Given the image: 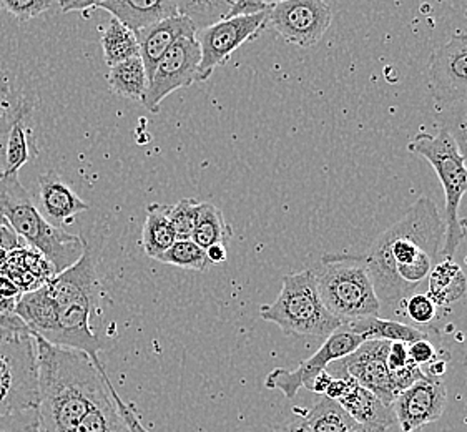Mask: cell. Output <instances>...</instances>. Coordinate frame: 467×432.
<instances>
[{"label": "cell", "mask_w": 467, "mask_h": 432, "mask_svg": "<svg viewBox=\"0 0 467 432\" xmlns=\"http://www.w3.org/2000/svg\"><path fill=\"white\" fill-rule=\"evenodd\" d=\"M38 365V431L74 432L97 407L115 401L133 432H149L115 391L105 367L85 353L36 336Z\"/></svg>", "instance_id": "cell-1"}, {"label": "cell", "mask_w": 467, "mask_h": 432, "mask_svg": "<svg viewBox=\"0 0 467 432\" xmlns=\"http://www.w3.org/2000/svg\"><path fill=\"white\" fill-rule=\"evenodd\" d=\"M446 236L436 203L422 195L404 215L376 236L366 252L374 292L389 308L410 298L434 268Z\"/></svg>", "instance_id": "cell-2"}, {"label": "cell", "mask_w": 467, "mask_h": 432, "mask_svg": "<svg viewBox=\"0 0 467 432\" xmlns=\"http://www.w3.org/2000/svg\"><path fill=\"white\" fill-rule=\"evenodd\" d=\"M47 288L57 314L56 331L48 343L85 353L95 366L102 367L99 351L103 341L94 329L102 290L88 246L77 263L47 283Z\"/></svg>", "instance_id": "cell-3"}, {"label": "cell", "mask_w": 467, "mask_h": 432, "mask_svg": "<svg viewBox=\"0 0 467 432\" xmlns=\"http://www.w3.org/2000/svg\"><path fill=\"white\" fill-rule=\"evenodd\" d=\"M0 216L16 235L26 240L32 250L54 266L57 274L66 272L84 256V240L52 225L40 213L27 190L20 185L19 173L0 171Z\"/></svg>", "instance_id": "cell-4"}, {"label": "cell", "mask_w": 467, "mask_h": 432, "mask_svg": "<svg viewBox=\"0 0 467 432\" xmlns=\"http://www.w3.org/2000/svg\"><path fill=\"white\" fill-rule=\"evenodd\" d=\"M311 272L323 304L333 316L343 321V324L368 316H379L383 304L374 292L365 256L323 254Z\"/></svg>", "instance_id": "cell-5"}, {"label": "cell", "mask_w": 467, "mask_h": 432, "mask_svg": "<svg viewBox=\"0 0 467 432\" xmlns=\"http://www.w3.org/2000/svg\"><path fill=\"white\" fill-rule=\"evenodd\" d=\"M260 316L276 324L285 334L318 339L329 338L345 326L323 304L311 270L286 274L278 298L271 304H263Z\"/></svg>", "instance_id": "cell-6"}, {"label": "cell", "mask_w": 467, "mask_h": 432, "mask_svg": "<svg viewBox=\"0 0 467 432\" xmlns=\"http://www.w3.org/2000/svg\"><path fill=\"white\" fill-rule=\"evenodd\" d=\"M408 149L411 153H416L430 161L431 167L434 169L442 183L446 195V236L442 242L441 254L451 260L467 235L466 228L462 226V221L459 218V205L467 193L466 161L459 151L458 143L449 133V129H442L438 135L420 133L412 139Z\"/></svg>", "instance_id": "cell-7"}, {"label": "cell", "mask_w": 467, "mask_h": 432, "mask_svg": "<svg viewBox=\"0 0 467 432\" xmlns=\"http://www.w3.org/2000/svg\"><path fill=\"white\" fill-rule=\"evenodd\" d=\"M38 406L37 346L32 333L0 336V417Z\"/></svg>", "instance_id": "cell-8"}, {"label": "cell", "mask_w": 467, "mask_h": 432, "mask_svg": "<svg viewBox=\"0 0 467 432\" xmlns=\"http://www.w3.org/2000/svg\"><path fill=\"white\" fill-rule=\"evenodd\" d=\"M270 10H265L262 14L250 17L224 19L212 27L198 32L197 40L202 50L198 82L208 80L218 67L224 66L230 60L234 50L258 37L263 30L268 27Z\"/></svg>", "instance_id": "cell-9"}, {"label": "cell", "mask_w": 467, "mask_h": 432, "mask_svg": "<svg viewBox=\"0 0 467 432\" xmlns=\"http://www.w3.org/2000/svg\"><path fill=\"white\" fill-rule=\"evenodd\" d=\"M202 64V50L197 37L177 40L167 54L160 58L149 78V88L141 104L147 110L157 113L160 104L178 88H185L198 82Z\"/></svg>", "instance_id": "cell-10"}, {"label": "cell", "mask_w": 467, "mask_h": 432, "mask_svg": "<svg viewBox=\"0 0 467 432\" xmlns=\"http://www.w3.org/2000/svg\"><path fill=\"white\" fill-rule=\"evenodd\" d=\"M363 343L365 339L343 326L335 331L329 338L325 339V343L319 346L318 351L306 361H303L296 369L293 371L283 369V367L273 369L265 379V386L268 389H278L286 399H295L299 389L303 387L308 389L311 381L323 371H327L331 363L349 356Z\"/></svg>", "instance_id": "cell-11"}, {"label": "cell", "mask_w": 467, "mask_h": 432, "mask_svg": "<svg viewBox=\"0 0 467 432\" xmlns=\"http://www.w3.org/2000/svg\"><path fill=\"white\" fill-rule=\"evenodd\" d=\"M333 12L323 0H285L275 2L268 27L286 42L299 47H313L325 37Z\"/></svg>", "instance_id": "cell-12"}, {"label": "cell", "mask_w": 467, "mask_h": 432, "mask_svg": "<svg viewBox=\"0 0 467 432\" xmlns=\"http://www.w3.org/2000/svg\"><path fill=\"white\" fill-rule=\"evenodd\" d=\"M391 343L388 341H365L349 356L337 359L327 366L333 377L349 376L356 383L378 396L386 406H393L396 399L391 373L388 369V353Z\"/></svg>", "instance_id": "cell-13"}, {"label": "cell", "mask_w": 467, "mask_h": 432, "mask_svg": "<svg viewBox=\"0 0 467 432\" xmlns=\"http://www.w3.org/2000/svg\"><path fill=\"white\" fill-rule=\"evenodd\" d=\"M428 84L441 107L467 100V34L452 36L431 54Z\"/></svg>", "instance_id": "cell-14"}, {"label": "cell", "mask_w": 467, "mask_h": 432, "mask_svg": "<svg viewBox=\"0 0 467 432\" xmlns=\"http://www.w3.org/2000/svg\"><path fill=\"white\" fill-rule=\"evenodd\" d=\"M448 405L446 386L441 379L424 377L396 396L393 413L402 432H414L438 421Z\"/></svg>", "instance_id": "cell-15"}, {"label": "cell", "mask_w": 467, "mask_h": 432, "mask_svg": "<svg viewBox=\"0 0 467 432\" xmlns=\"http://www.w3.org/2000/svg\"><path fill=\"white\" fill-rule=\"evenodd\" d=\"M107 10L135 37L145 28L178 15L177 0H103L95 10Z\"/></svg>", "instance_id": "cell-16"}, {"label": "cell", "mask_w": 467, "mask_h": 432, "mask_svg": "<svg viewBox=\"0 0 467 432\" xmlns=\"http://www.w3.org/2000/svg\"><path fill=\"white\" fill-rule=\"evenodd\" d=\"M183 37H197V30L193 24L183 17L175 15L167 20H161L159 24L145 28L137 36L140 46V58L147 70V77L153 76V70L160 62V58L167 54L177 40Z\"/></svg>", "instance_id": "cell-17"}, {"label": "cell", "mask_w": 467, "mask_h": 432, "mask_svg": "<svg viewBox=\"0 0 467 432\" xmlns=\"http://www.w3.org/2000/svg\"><path fill=\"white\" fill-rule=\"evenodd\" d=\"M38 197L46 218L57 225H72L75 216L88 210V205L57 173H44L38 179Z\"/></svg>", "instance_id": "cell-18"}, {"label": "cell", "mask_w": 467, "mask_h": 432, "mask_svg": "<svg viewBox=\"0 0 467 432\" xmlns=\"http://www.w3.org/2000/svg\"><path fill=\"white\" fill-rule=\"evenodd\" d=\"M341 377L348 379V387L345 396L337 403L356 424L366 427H383L386 431L396 424L391 406L384 405L378 396L356 383L353 377L346 375Z\"/></svg>", "instance_id": "cell-19"}, {"label": "cell", "mask_w": 467, "mask_h": 432, "mask_svg": "<svg viewBox=\"0 0 467 432\" xmlns=\"http://www.w3.org/2000/svg\"><path fill=\"white\" fill-rule=\"evenodd\" d=\"M346 328L365 341H388V343H404L412 345L416 341L428 339V333L406 324L401 321L381 320L379 316H368L361 320L346 323Z\"/></svg>", "instance_id": "cell-20"}, {"label": "cell", "mask_w": 467, "mask_h": 432, "mask_svg": "<svg viewBox=\"0 0 467 432\" xmlns=\"http://www.w3.org/2000/svg\"><path fill=\"white\" fill-rule=\"evenodd\" d=\"M428 296L436 306H449L461 300L467 292L466 274L452 260L434 264L428 276Z\"/></svg>", "instance_id": "cell-21"}, {"label": "cell", "mask_w": 467, "mask_h": 432, "mask_svg": "<svg viewBox=\"0 0 467 432\" xmlns=\"http://www.w3.org/2000/svg\"><path fill=\"white\" fill-rule=\"evenodd\" d=\"M177 242L173 226L170 223L169 205L151 203L147 207V220L141 230V244L150 258H159Z\"/></svg>", "instance_id": "cell-22"}, {"label": "cell", "mask_w": 467, "mask_h": 432, "mask_svg": "<svg viewBox=\"0 0 467 432\" xmlns=\"http://www.w3.org/2000/svg\"><path fill=\"white\" fill-rule=\"evenodd\" d=\"M100 46L107 66L113 67L140 57V46L135 34L123 27L119 20L110 17L100 28Z\"/></svg>", "instance_id": "cell-23"}, {"label": "cell", "mask_w": 467, "mask_h": 432, "mask_svg": "<svg viewBox=\"0 0 467 432\" xmlns=\"http://www.w3.org/2000/svg\"><path fill=\"white\" fill-rule=\"evenodd\" d=\"M234 231L230 225L224 221V216L215 205L200 201L197 207V220L192 233V242L208 250L213 244H224L232 240Z\"/></svg>", "instance_id": "cell-24"}, {"label": "cell", "mask_w": 467, "mask_h": 432, "mask_svg": "<svg viewBox=\"0 0 467 432\" xmlns=\"http://www.w3.org/2000/svg\"><path fill=\"white\" fill-rule=\"evenodd\" d=\"M109 85L113 94L143 102L149 88V77L140 57L110 67Z\"/></svg>", "instance_id": "cell-25"}, {"label": "cell", "mask_w": 467, "mask_h": 432, "mask_svg": "<svg viewBox=\"0 0 467 432\" xmlns=\"http://www.w3.org/2000/svg\"><path fill=\"white\" fill-rule=\"evenodd\" d=\"M311 432H349L356 423L337 401L321 397L308 416H305Z\"/></svg>", "instance_id": "cell-26"}, {"label": "cell", "mask_w": 467, "mask_h": 432, "mask_svg": "<svg viewBox=\"0 0 467 432\" xmlns=\"http://www.w3.org/2000/svg\"><path fill=\"white\" fill-rule=\"evenodd\" d=\"M234 0H180L178 15L187 17L198 32L226 19Z\"/></svg>", "instance_id": "cell-27"}, {"label": "cell", "mask_w": 467, "mask_h": 432, "mask_svg": "<svg viewBox=\"0 0 467 432\" xmlns=\"http://www.w3.org/2000/svg\"><path fill=\"white\" fill-rule=\"evenodd\" d=\"M157 262L193 272H205L210 266L205 250L192 240H177L170 250L160 254Z\"/></svg>", "instance_id": "cell-28"}, {"label": "cell", "mask_w": 467, "mask_h": 432, "mask_svg": "<svg viewBox=\"0 0 467 432\" xmlns=\"http://www.w3.org/2000/svg\"><path fill=\"white\" fill-rule=\"evenodd\" d=\"M74 432H133L115 401H109L88 414Z\"/></svg>", "instance_id": "cell-29"}, {"label": "cell", "mask_w": 467, "mask_h": 432, "mask_svg": "<svg viewBox=\"0 0 467 432\" xmlns=\"http://www.w3.org/2000/svg\"><path fill=\"white\" fill-rule=\"evenodd\" d=\"M30 130L26 120L20 118L12 125L5 143V170L4 173H19V170L32 159L30 150Z\"/></svg>", "instance_id": "cell-30"}, {"label": "cell", "mask_w": 467, "mask_h": 432, "mask_svg": "<svg viewBox=\"0 0 467 432\" xmlns=\"http://www.w3.org/2000/svg\"><path fill=\"white\" fill-rule=\"evenodd\" d=\"M198 200L195 198H183L177 205H169L170 223L177 240H192V233L197 220Z\"/></svg>", "instance_id": "cell-31"}, {"label": "cell", "mask_w": 467, "mask_h": 432, "mask_svg": "<svg viewBox=\"0 0 467 432\" xmlns=\"http://www.w3.org/2000/svg\"><path fill=\"white\" fill-rule=\"evenodd\" d=\"M30 108L32 107L26 104L24 100L19 104H12L10 102V88H7L5 82H0V155H2V150L5 149L4 143H7V137H9L12 125L20 118H26V113Z\"/></svg>", "instance_id": "cell-32"}, {"label": "cell", "mask_w": 467, "mask_h": 432, "mask_svg": "<svg viewBox=\"0 0 467 432\" xmlns=\"http://www.w3.org/2000/svg\"><path fill=\"white\" fill-rule=\"evenodd\" d=\"M402 303H406L404 310H406L408 318L414 321V323L428 324L438 314V306L434 304V301L431 300L426 293L411 294L410 298H406Z\"/></svg>", "instance_id": "cell-33"}, {"label": "cell", "mask_w": 467, "mask_h": 432, "mask_svg": "<svg viewBox=\"0 0 467 432\" xmlns=\"http://www.w3.org/2000/svg\"><path fill=\"white\" fill-rule=\"evenodd\" d=\"M2 5L19 22H27L42 15L46 10L52 9L56 4L48 0H5Z\"/></svg>", "instance_id": "cell-34"}, {"label": "cell", "mask_w": 467, "mask_h": 432, "mask_svg": "<svg viewBox=\"0 0 467 432\" xmlns=\"http://www.w3.org/2000/svg\"><path fill=\"white\" fill-rule=\"evenodd\" d=\"M38 426L37 409L0 417V432H26Z\"/></svg>", "instance_id": "cell-35"}, {"label": "cell", "mask_w": 467, "mask_h": 432, "mask_svg": "<svg viewBox=\"0 0 467 432\" xmlns=\"http://www.w3.org/2000/svg\"><path fill=\"white\" fill-rule=\"evenodd\" d=\"M426 375L420 366H416L414 363H410L408 366L402 367L400 371H396L391 375L393 379L394 389H396V395H400L402 391H406L408 387H411L412 385H416L420 379H424Z\"/></svg>", "instance_id": "cell-36"}, {"label": "cell", "mask_w": 467, "mask_h": 432, "mask_svg": "<svg viewBox=\"0 0 467 432\" xmlns=\"http://www.w3.org/2000/svg\"><path fill=\"white\" fill-rule=\"evenodd\" d=\"M270 2H254V0H234L232 4V9L228 12L226 19H234V17H250L262 14L265 10H270Z\"/></svg>", "instance_id": "cell-37"}, {"label": "cell", "mask_w": 467, "mask_h": 432, "mask_svg": "<svg viewBox=\"0 0 467 432\" xmlns=\"http://www.w3.org/2000/svg\"><path fill=\"white\" fill-rule=\"evenodd\" d=\"M408 355L412 363L420 367L422 365H430L436 359V349L431 345L430 339H422L408 345Z\"/></svg>", "instance_id": "cell-38"}, {"label": "cell", "mask_w": 467, "mask_h": 432, "mask_svg": "<svg viewBox=\"0 0 467 432\" xmlns=\"http://www.w3.org/2000/svg\"><path fill=\"white\" fill-rule=\"evenodd\" d=\"M411 363L410 355H408V345L404 343H391L389 353H388V369L393 375L402 367L408 366Z\"/></svg>", "instance_id": "cell-39"}, {"label": "cell", "mask_w": 467, "mask_h": 432, "mask_svg": "<svg viewBox=\"0 0 467 432\" xmlns=\"http://www.w3.org/2000/svg\"><path fill=\"white\" fill-rule=\"evenodd\" d=\"M275 432H311L309 424L306 423L305 416H291L280 426H276Z\"/></svg>", "instance_id": "cell-40"}, {"label": "cell", "mask_w": 467, "mask_h": 432, "mask_svg": "<svg viewBox=\"0 0 467 432\" xmlns=\"http://www.w3.org/2000/svg\"><path fill=\"white\" fill-rule=\"evenodd\" d=\"M22 292L7 274H0V300L17 301Z\"/></svg>", "instance_id": "cell-41"}, {"label": "cell", "mask_w": 467, "mask_h": 432, "mask_svg": "<svg viewBox=\"0 0 467 432\" xmlns=\"http://www.w3.org/2000/svg\"><path fill=\"white\" fill-rule=\"evenodd\" d=\"M449 133L452 135V139L458 143L459 151H461L462 159L466 161L467 167V129L464 127V123H456L454 127L449 129Z\"/></svg>", "instance_id": "cell-42"}, {"label": "cell", "mask_w": 467, "mask_h": 432, "mask_svg": "<svg viewBox=\"0 0 467 432\" xmlns=\"http://www.w3.org/2000/svg\"><path fill=\"white\" fill-rule=\"evenodd\" d=\"M58 7L62 9V12H94L97 7V2H78V0H62L58 2Z\"/></svg>", "instance_id": "cell-43"}, {"label": "cell", "mask_w": 467, "mask_h": 432, "mask_svg": "<svg viewBox=\"0 0 467 432\" xmlns=\"http://www.w3.org/2000/svg\"><path fill=\"white\" fill-rule=\"evenodd\" d=\"M346 387H348V379L346 377H333L331 385L327 386L325 397L333 399V401H339L345 396Z\"/></svg>", "instance_id": "cell-44"}, {"label": "cell", "mask_w": 467, "mask_h": 432, "mask_svg": "<svg viewBox=\"0 0 467 432\" xmlns=\"http://www.w3.org/2000/svg\"><path fill=\"white\" fill-rule=\"evenodd\" d=\"M331 381H333V376L327 371H323L321 375H318V376L311 381L308 391H313V393H317L319 396H325L327 386L331 385Z\"/></svg>", "instance_id": "cell-45"}, {"label": "cell", "mask_w": 467, "mask_h": 432, "mask_svg": "<svg viewBox=\"0 0 467 432\" xmlns=\"http://www.w3.org/2000/svg\"><path fill=\"white\" fill-rule=\"evenodd\" d=\"M205 252L208 263L210 264L224 263L226 258H228V252H226V246H224V244H213V246H210Z\"/></svg>", "instance_id": "cell-46"}, {"label": "cell", "mask_w": 467, "mask_h": 432, "mask_svg": "<svg viewBox=\"0 0 467 432\" xmlns=\"http://www.w3.org/2000/svg\"><path fill=\"white\" fill-rule=\"evenodd\" d=\"M446 367H448V361L446 359H434L432 363H430L428 371L424 375L428 377H432V379H440L446 373Z\"/></svg>", "instance_id": "cell-47"}, {"label": "cell", "mask_w": 467, "mask_h": 432, "mask_svg": "<svg viewBox=\"0 0 467 432\" xmlns=\"http://www.w3.org/2000/svg\"><path fill=\"white\" fill-rule=\"evenodd\" d=\"M349 432H386V429H383V427H366V426L356 424L355 427Z\"/></svg>", "instance_id": "cell-48"}, {"label": "cell", "mask_w": 467, "mask_h": 432, "mask_svg": "<svg viewBox=\"0 0 467 432\" xmlns=\"http://www.w3.org/2000/svg\"><path fill=\"white\" fill-rule=\"evenodd\" d=\"M9 252H5L4 248H0V268L2 266H5V263H7V260H9Z\"/></svg>", "instance_id": "cell-49"}, {"label": "cell", "mask_w": 467, "mask_h": 432, "mask_svg": "<svg viewBox=\"0 0 467 432\" xmlns=\"http://www.w3.org/2000/svg\"><path fill=\"white\" fill-rule=\"evenodd\" d=\"M26 432H40V431H38V426H34V427H30V429H28V431H26Z\"/></svg>", "instance_id": "cell-50"}, {"label": "cell", "mask_w": 467, "mask_h": 432, "mask_svg": "<svg viewBox=\"0 0 467 432\" xmlns=\"http://www.w3.org/2000/svg\"><path fill=\"white\" fill-rule=\"evenodd\" d=\"M464 19H466L467 22V4L464 5Z\"/></svg>", "instance_id": "cell-51"}, {"label": "cell", "mask_w": 467, "mask_h": 432, "mask_svg": "<svg viewBox=\"0 0 467 432\" xmlns=\"http://www.w3.org/2000/svg\"><path fill=\"white\" fill-rule=\"evenodd\" d=\"M462 123H464V127H466V129H467V118H466V120H464V122H462Z\"/></svg>", "instance_id": "cell-52"}]
</instances>
